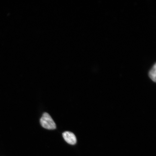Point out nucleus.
Wrapping results in <instances>:
<instances>
[{
  "label": "nucleus",
  "instance_id": "f257e3e1",
  "mask_svg": "<svg viewBox=\"0 0 156 156\" xmlns=\"http://www.w3.org/2000/svg\"><path fill=\"white\" fill-rule=\"evenodd\" d=\"M40 123L43 127L46 129L53 130L56 128L55 122L48 113L45 112L43 114L41 118Z\"/></svg>",
  "mask_w": 156,
  "mask_h": 156
},
{
  "label": "nucleus",
  "instance_id": "f03ea898",
  "mask_svg": "<svg viewBox=\"0 0 156 156\" xmlns=\"http://www.w3.org/2000/svg\"><path fill=\"white\" fill-rule=\"evenodd\" d=\"M64 140L67 143L74 145L76 143L77 139L76 136L73 133L66 131L63 133Z\"/></svg>",
  "mask_w": 156,
  "mask_h": 156
},
{
  "label": "nucleus",
  "instance_id": "7ed1b4c3",
  "mask_svg": "<svg viewBox=\"0 0 156 156\" xmlns=\"http://www.w3.org/2000/svg\"><path fill=\"white\" fill-rule=\"evenodd\" d=\"M148 75L150 79L154 82L156 81V64L155 63L150 69Z\"/></svg>",
  "mask_w": 156,
  "mask_h": 156
}]
</instances>
